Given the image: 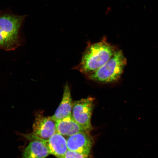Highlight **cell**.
Segmentation results:
<instances>
[{
	"mask_svg": "<svg viewBox=\"0 0 158 158\" xmlns=\"http://www.w3.org/2000/svg\"><path fill=\"white\" fill-rule=\"evenodd\" d=\"M118 49L104 37L97 43L89 44L77 69L86 76L91 74L105 64Z\"/></svg>",
	"mask_w": 158,
	"mask_h": 158,
	"instance_id": "1",
	"label": "cell"
},
{
	"mask_svg": "<svg viewBox=\"0 0 158 158\" xmlns=\"http://www.w3.org/2000/svg\"><path fill=\"white\" fill-rule=\"evenodd\" d=\"M25 15L0 13V49L14 50L21 44V29Z\"/></svg>",
	"mask_w": 158,
	"mask_h": 158,
	"instance_id": "2",
	"label": "cell"
},
{
	"mask_svg": "<svg viewBox=\"0 0 158 158\" xmlns=\"http://www.w3.org/2000/svg\"><path fill=\"white\" fill-rule=\"evenodd\" d=\"M126 63L123 52L118 49L105 64L87 76L90 80L102 83L116 81L123 74Z\"/></svg>",
	"mask_w": 158,
	"mask_h": 158,
	"instance_id": "3",
	"label": "cell"
},
{
	"mask_svg": "<svg viewBox=\"0 0 158 158\" xmlns=\"http://www.w3.org/2000/svg\"><path fill=\"white\" fill-rule=\"evenodd\" d=\"M94 99L91 97L75 102L72 115L74 120L86 132L92 130L91 117L94 106Z\"/></svg>",
	"mask_w": 158,
	"mask_h": 158,
	"instance_id": "4",
	"label": "cell"
},
{
	"mask_svg": "<svg viewBox=\"0 0 158 158\" xmlns=\"http://www.w3.org/2000/svg\"><path fill=\"white\" fill-rule=\"evenodd\" d=\"M32 130V133L27 135L47 141L56 133V122L52 116H46L38 112L35 114Z\"/></svg>",
	"mask_w": 158,
	"mask_h": 158,
	"instance_id": "5",
	"label": "cell"
},
{
	"mask_svg": "<svg viewBox=\"0 0 158 158\" xmlns=\"http://www.w3.org/2000/svg\"><path fill=\"white\" fill-rule=\"evenodd\" d=\"M66 140L68 150L88 155L94 143L93 138L88 132L69 136Z\"/></svg>",
	"mask_w": 158,
	"mask_h": 158,
	"instance_id": "6",
	"label": "cell"
},
{
	"mask_svg": "<svg viewBox=\"0 0 158 158\" xmlns=\"http://www.w3.org/2000/svg\"><path fill=\"white\" fill-rule=\"evenodd\" d=\"M25 136L31 141L23 151L22 158H45L50 155L45 141Z\"/></svg>",
	"mask_w": 158,
	"mask_h": 158,
	"instance_id": "7",
	"label": "cell"
},
{
	"mask_svg": "<svg viewBox=\"0 0 158 158\" xmlns=\"http://www.w3.org/2000/svg\"><path fill=\"white\" fill-rule=\"evenodd\" d=\"M71 90L68 84L64 87V94L62 100L58 107L52 116L56 122L65 118L72 116V111L73 106Z\"/></svg>",
	"mask_w": 158,
	"mask_h": 158,
	"instance_id": "8",
	"label": "cell"
},
{
	"mask_svg": "<svg viewBox=\"0 0 158 158\" xmlns=\"http://www.w3.org/2000/svg\"><path fill=\"white\" fill-rule=\"evenodd\" d=\"M45 141L50 155L54 156L56 158H65L68 150L67 140L64 136L56 133Z\"/></svg>",
	"mask_w": 158,
	"mask_h": 158,
	"instance_id": "9",
	"label": "cell"
},
{
	"mask_svg": "<svg viewBox=\"0 0 158 158\" xmlns=\"http://www.w3.org/2000/svg\"><path fill=\"white\" fill-rule=\"evenodd\" d=\"M86 132L75 121L72 115L56 122V133L63 136H69Z\"/></svg>",
	"mask_w": 158,
	"mask_h": 158,
	"instance_id": "10",
	"label": "cell"
},
{
	"mask_svg": "<svg viewBox=\"0 0 158 158\" xmlns=\"http://www.w3.org/2000/svg\"><path fill=\"white\" fill-rule=\"evenodd\" d=\"M65 158H89V157L88 155L68 150L65 155Z\"/></svg>",
	"mask_w": 158,
	"mask_h": 158,
	"instance_id": "11",
	"label": "cell"
}]
</instances>
